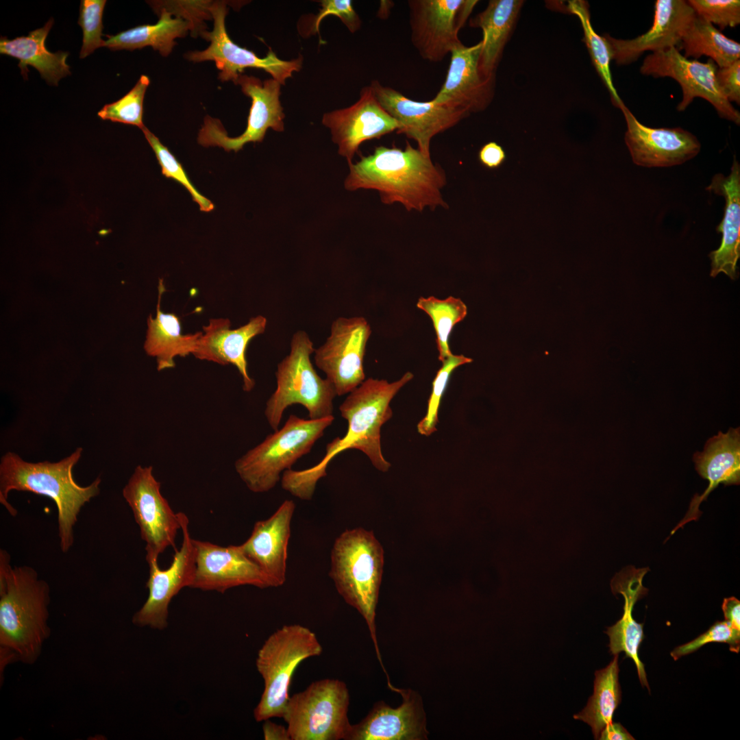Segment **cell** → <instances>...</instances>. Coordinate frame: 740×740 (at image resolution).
<instances>
[{"instance_id":"obj_44","label":"cell","mask_w":740,"mask_h":740,"mask_svg":"<svg viewBox=\"0 0 740 740\" xmlns=\"http://www.w3.org/2000/svg\"><path fill=\"white\" fill-rule=\"evenodd\" d=\"M321 8L317 15L314 16L311 32L319 34V26L321 20L328 15L338 16L349 31L354 33L361 27V20L354 10L352 1L349 0H323L321 1Z\"/></svg>"},{"instance_id":"obj_49","label":"cell","mask_w":740,"mask_h":740,"mask_svg":"<svg viewBox=\"0 0 740 740\" xmlns=\"http://www.w3.org/2000/svg\"><path fill=\"white\" fill-rule=\"evenodd\" d=\"M599 739L600 740H634V738L619 723L613 722L606 726L602 730Z\"/></svg>"},{"instance_id":"obj_37","label":"cell","mask_w":740,"mask_h":740,"mask_svg":"<svg viewBox=\"0 0 740 740\" xmlns=\"http://www.w3.org/2000/svg\"><path fill=\"white\" fill-rule=\"evenodd\" d=\"M150 84L149 78L142 75L134 86L119 100L106 104L97 115L103 120H110L132 125L143 130V101Z\"/></svg>"},{"instance_id":"obj_3","label":"cell","mask_w":740,"mask_h":740,"mask_svg":"<svg viewBox=\"0 0 740 740\" xmlns=\"http://www.w3.org/2000/svg\"><path fill=\"white\" fill-rule=\"evenodd\" d=\"M82 448L56 463H29L8 452L0 463V503L13 517L17 510L8 502L11 491H28L52 500L58 509V529L62 552L74 543L73 528L84 504L99 493L100 478L82 486L74 480L73 469L79 460Z\"/></svg>"},{"instance_id":"obj_33","label":"cell","mask_w":740,"mask_h":740,"mask_svg":"<svg viewBox=\"0 0 740 740\" xmlns=\"http://www.w3.org/2000/svg\"><path fill=\"white\" fill-rule=\"evenodd\" d=\"M687 58L706 56L719 68L740 60V44L725 36L713 24L698 16L691 21L677 48Z\"/></svg>"},{"instance_id":"obj_35","label":"cell","mask_w":740,"mask_h":740,"mask_svg":"<svg viewBox=\"0 0 740 740\" xmlns=\"http://www.w3.org/2000/svg\"><path fill=\"white\" fill-rule=\"evenodd\" d=\"M567 10L579 18L584 32V40L593 64L601 79L608 90L613 104L620 110L625 104L619 96L613 82L610 71L612 60L609 45L603 36L593 29L590 18L588 3L583 0L569 1Z\"/></svg>"},{"instance_id":"obj_27","label":"cell","mask_w":740,"mask_h":740,"mask_svg":"<svg viewBox=\"0 0 740 740\" xmlns=\"http://www.w3.org/2000/svg\"><path fill=\"white\" fill-rule=\"evenodd\" d=\"M706 189L723 196L726 201L723 219L717 227L722 236L721 244L709 254L710 275L715 278L723 273L735 280L740 257V166L735 157L729 175H715Z\"/></svg>"},{"instance_id":"obj_15","label":"cell","mask_w":740,"mask_h":740,"mask_svg":"<svg viewBox=\"0 0 740 740\" xmlns=\"http://www.w3.org/2000/svg\"><path fill=\"white\" fill-rule=\"evenodd\" d=\"M371 334L364 317H338L332 322L326 341L314 350L316 366L338 396L349 393L365 380L363 360Z\"/></svg>"},{"instance_id":"obj_43","label":"cell","mask_w":740,"mask_h":740,"mask_svg":"<svg viewBox=\"0 0 740 740\" xmlns=\"http://www.w3.org/2000/svg\"><path fill=\"white\" fill-rule=\"evenodd\" d=\"M712 642L728 643L731 652L738 653L740 649V633L735 631L726 621H716L704 633L690 642L676 648L671 652V656L676 661Z\"/></svg>"},{"instance_id":"obj_41","label":"cell","mask_w":740,"mask_h":740,"mask_svg":"<svg viewBox=\"0 0 740 740\" xmlns=\"http://www.w3.org/2000/svg\"><path fill=\"white\" fill-rule=\"evenodd\" d=\"M687 2L698 16L717 25L721 32L740 24L739 0H689Z\"/></svg>"},{"instance_id":"obj_30","label":"cell","mask_w":740,"mask_h":740,"mask_svg":"<svg viewBox=\"0 0 740 740\" xmlns=\"http://www.w3.org/2000/svg\"><path fill=\"white\" fill-rule=\"evenodd\" d=\"M166 288L163 279L159 280L156 315L147 319V331L144 349L147 355L156 359L158 371L175 367V358L193 354L201 332L182 334L180 318L174 313H164L160 309L161 298Z\"/></svg>"},{"instance_id":"obj_12","label":"cell","mask_w":740,"mask_h":740,"mask_svg":"<svg viewBox=\"0 0 740 740\" xmlns=\"http://www.w3.org/2000/svg\"><path fill=\"white\" fill-rule=\"evenodd\" d=\"M160 482L153 473V467L137 466L123 489V496L131 508L145 542L147 563L158 561L167 547L175 550V538L181 529L178 513H175L160 492Z\"/></svg>"},{"instance_id":"obj_8","label":"cell","mask_w":740,"mask_h":740,"mask_svg":"<svg viewBox=\"0 0 740 740\" xmlns=\"http://www.w3.org/2000/svg\"><path fill=\"white\" fill-rule=\"evenodd\" d=\"M322 652L315 633L299 624L283 626L266 639L256 659V669L264 680L263 692L254 710L256 722L282 717L297 667Z\"/></svg>"},{"instance_id":"obj_36","label":"cell","mask_w":740,"mask_h":740,"mask_svg":"<svg viewBox=\"0 0 740 740\" xmlns=\"http://www.w3.org/2000/svg\"><path fill=\"white\" fill-rule=\"evenodd\" d=\"M417 307L432 319L436 336L439 360L443 362L452 356L448 340L454 327L467 314V308L459 298L449 296L441 299L434 296L419 298Z\"/></svg>"},{"instance_id":"obj_26","label":"cell","mask_w":740,"mask_h":740,"mask_svg":"<svg viewBox=\"0 0 740 740\" xmlns=\"http://www.w3.org/2000/svg\"><path fill=\"white\" fill-rule=\"evenodd\" d=\"M695 469L701 477L708 481L702 495H695L684 519L671 534L691 520H697L700 503L719 484H739L740 482V430L730 428L726 433L719 432L706 443L703 452L693 455Z\"/></svg>"},{"instance_id":"obj_10","label":"cell","mask_w":740,"mask_h":740,"mask_svg":"<svg viewBox=\"0 0 740 740\" xmlns=\"http://www.w3.org/2000/svg\"><path fill=\"white\" fill-rule=\"evenodd\" d=\"M210 10L214 21L213 29L199 34L210 45L204 50L186 53V59L195 63L214 61L219 70L218 78L221 82L232 81L234 84L246 68L262 69L281 85H285L286 79L292 77L294 71L301 70L303 62L301 56L291 60H282L269 49L265 57L260 58L254 51L234 43L225 28L228 8L225 1H212Z\"/></svg>"},{"instance_id":"obj_31","label":"cell","mask_w":740,"mask_h":740,"mask_svg":"<svg viewBox=\"0 0 740 740\" xmlns=\"http://www.w3.org/2000/svg\"><path fill=\"white\" fill-rule=\"evenodd\" d=\"M522 4L519 0H491L484 11L469 21L471 27L482 31L480 66L487 76H495Z\"/></svg>"},{"instance_id":"obj_40","label":"cell","mask_w":740,"mask_h":740,"mask_svg":"<svg viewBox=\"0 0 740 740\" xmlns=\"http://www.w3.org/2000/svg\"><path fill=\"white\" fill-rule=\"evenodd\" d=\"M106 0H82L78 24L83 32V42L79 58H84L95 50L104 47L101 38L103 28L102 18Z\"/></svg>"},{"instance_id":"obj_18","label":"cell","mask_w":740,"mask_h":740,"mask_svg":"<svg viewBox=\"0 0 740 740\" xmlns=\"http://www.w3.org/2000/svg\"><path fill=\"white\" fill-rule=\"evenodd\" d=\"M322 123L330 130L338 153L348 164L363 142L399 128L397 121L378 101L371 86L361 89L359 99L353 105L325 113Z\"/></svg>"},{"instance_id":"obj_2","label":"cell","mask_w":740,"mask_h":740,"mask_svg":"<svg viewBox=\"0 0 740 740\" xmlns=\"http://www.w3.org/2000/svg\"><path fill=\"white\" fill-rule=\"evenodd\" d=\"M413 376L408 371L393 382L369 378L348 393L338 408L342 417L347 421L345 435L327 444L325 454L317 465L292 471L291 480L296 489L306 495H313L317 481L327 475L330 462L349 449L362 452L375 468L382 472L388 471L391 463L382 452L381 428L392 417L391 400Z\"/></svg>"},{"instance_id":"obj_9","label":"cell","mask_w":740,"mask_h":740,"mask_svg":"<svg viewBox=\"0 0 740 740\" xmlns=\"http://www.w3.org/2000/svg\"><path fill=\"white\" fill-rule=\"evenodd\" d=\"M349 705L346 684L325 678L290 696L282 718L291 740H345Z\"/></svg>"},{"instance_id":"obj_11","label":"cell","mask_w":740,"mask_h":740,"mask_svg":"<svg viewBox=\"0 0 740 740\" xmlns=\"http://www.w3.org/2000/svg\"><path fill=\"white\" fill-rule=\"evenodd\" d=\"M235 84L251 99L245 132L238 136L230 137L218 119L206 116L197 137L201 146L237 152L247 143L262 142L269 128L276 132L284 130L285 114L280 101L281 84L277 80L271 78L262 82L256 77L241 74Z\"/></svg>"},{"instance_id":"obj_45","label":"cell","mask_w":740,"mask_h":740,"mask_svg":"<svg viewBox=\"0 0 740 740\" xmlns=\"http://www.w3.org/2000/svg\"><path fill=\"white\" fill-rule=\"evenodd\" d=\"M717 85L730 103H740V60L717 69Z\"/></svg>"},{"instance_id":"obj_14","label":"cell","mask_w":740,"mask_h":740,"mask_svg":"<svg viewBox=\"0 0 740 740\" xmlns=\"http://www.w3.org/2000/svg\"><path fill=\"white\" fill-rule=\"evenodd\" d=\"M476 0H409L411 42L420 56L440 62L462 42L458 32Z\"/></svg>"},{"instance_id":"obj_20","label":"cell","mask_w":740,"mask_h":740,"mask_svg":"<svg viewBox=\"0 0 740 740\" xmlns=\"http://www.w3.org/2000/svg\"><path fill=\"white\" fill-rule=\"evenodd\" d=\"M627 125L625 143L634 164L644 167H669L696 156L701 148L698 139L680 128H653L641 123L630 110L621 109Z\"/></svg>"},{"instance_id":"obj_5","label":"cell","mask_w":740,"mask_h":740,"mask_svg":"<svg viewBox=\"0 0 740 740\" xmlns=\"http://www.w3.org/2000/svg\"><path fill=\"white\" fill-rule=\"evenodd\" d=\"M384 567V550L372 531L346 530L335 540L329 574L339 595L365 619L382 665L375 611Z\"/></svg>"},{"instance_id":"obj_21","label":"cell","mask_w":740,"mask_h":740,"mask_svg":"<svg viewBox=\"0 0 740 740\" xmlns=\"http://www.w3.org/2000/svg\"><path fill=\"white\" fill-rule=\"evenodd\" d=\"M482 47V41L470 47L461 43L452 51L445 80L433 102L469 114L489 106L494 95L495 76L486 75L480 69Z\"/></svg>"},{"instance_id":"obj_38","label":"cell","mask_w":740,"mask_h":740,"mask_svg":"<svg viewBox=\"0 0 740 740\" xmlns=\"http://www.w3.org/2000/svg\"><path fill=\"white\" fill-rule=\"evenodd\" d=\"M142 131L155 153L161 166L162 175L182 185L191 195L193 201L199 205L201 211L205 212L212 211L214 208V204L197 190L175 156L146 127Z\"/></svg>"},{"instance_id":"obj_25","label":"cell","mask_w":740,"mask_h":740,"mask_svg":"<svg viewBox=\"0 0 740 740\" xmlns=\"http://www.w3.org/2000/svg\"><path fill=\"white\" fill-rule=\"evenodd\" d=\"M295 509L293 501L285 500L269 518L256 521L250 536L240 545L272 587L282 586L286 581L287 549Z\"/></svg>"},{"instance_id":"obj_17","label":"cell","mask_w":740,"mask_h":740,"mask_svg":"<svg viewBox=\"0 0 740 740\" xmlns=\"http://www.w3.org/2000/svg\"><path fill=\"white\" fill-rule=\"evenodd\" d=\"M370 86L382 107L399 123L397 134L415 140L417 149L428 156H430V142L436 135L469 116L461 109L437 104L432 100L414 101L394 88L382 86L378 80H373Z\"/></svg>"},{"instance_id":"obj_28","label":"cell","mask_w":740,"mask_h":740,"mask_svg":"<svg viewBox=\"0 0 740 740\" xmlns=\"http://www.w3.org/2000/svg\"><path fill=\"white\" fill-rule=\"evenodd\" d=\"M648 571V567L637 569L630 566L613 579L611 587L613 592L621 593L624 597V613L615 624L608 628L606 633L610 639V653L616 655L624 652L626 656L631 658L637 667L640 683L650 691L644 665L638 654L643 639V624L637 622L632 616L635 603L648 592L643 585V579Z\"/></svg>"},{"instance_id":"obj_4","label":"cell","mask_w":740,"mask_h":740,"mask_svg":"<svg viewBox=\"0 0 740 740\" xmlns=\"http://www.w3.org/2000/svg\"><path fill=\"white\" fill-rule=\"evenodd\" d=\"M49 587L29 566L12 567L10 554L0 550V646L31 665L50 634Z\"/></svg>"},{"instance_id":"obj_32","label":"cell","mask_w":740,"mask_h":740,"mask_svg":"<svg viewBox=\"0 0 740 740\" xmlns=\"http://www.w3.org/2000/svg\"><path fill=\"white\" fill-rule=\"evenodd\" d=\"M150 6L159 17L156 23L138 25L115 35H104L108 38L104 47L112 51L151 47L162 56H168L176 45L175 40L185 37L191 30L190 25L164 8Z\"/></svg>"},{"instance_id":"obj_29","label":"cell","mask_w":740,"mask_h":740,"mask_svg":"<svg viewBox=\"0 0 740 740\" xmlns=\"http://www.w3.org/2000/svg\"><path fill=\"white\" fill-rule=\"evenodd\" d=\"M53 24L50 18L42 27L34 29L27 36L8 39L0 38V53L19 60L18 67L23 77L27 79V66H32L40 74L49 84L58 86L62 77L71 74L70 66L66 60L69 55L67 51L51 52L47 50L45 41Z\"/></svg>"},{"instance_id":"obj_34","label":"cell","mask_w":740,"mask_h":740,"mask_svg":"<svg viewBox=\"0 0 740 740\" xmlns=\"http://www.w3.org/2000/svg\"><path fill=\"white\" fill-rule=\"evenodd\" d=\"M618 674V654H616L608 666L595 671L593 694L584 709L574 715L575 719L591 726L595 739H599L602 730L613 722V713L621 702Z\"/></svg>"},{"instance_id":"obj_46","label":"cell","mask_w":740,"mask_h":740,"mask_svg":"<svg viewBox=\"0 0 740 740\" xmlns=\"http://www.w3.org/2000/svg\"><path fill=\"white\" fill-rule=\"evenodd\" d=\"M506 159V154L501 145L491 141L484 144L479 150L478 160L480 164L489 169L500 167Z\"/></svg>"},{"instance_id":"obj_42","label":"cell","mask_w":740,"mask_h":740,"mask_svg":"<svg viewBox=\"0 0 740 740\" xmlns=\"http://www.w3.org/2000/svg\"><path fill=\"white\" fill-rule=\"evenodd\" d=\"M150 5L160 7L188 21L191 36L197 37L206 30L205 20L212 19L210 10L212 1H150Z\"/></svg>"},{"instance_id":"obj_24","label":"cell","mask_w":740,"mask_h":740,"mask_svg":"<svg viewBox=\"0 0 740 740\" xmlns=\"http://www.w3.org/2000/svg\"><path fill=\"white\" fill-rule=\"evenodd\" d=\"M267 323V319L258 315L251 317L246 324L231 329L228 319H210L208 325L203 327L204 332L193 355L199 360L221 365H234L242 378L243 390L249 392L255 382L247 371V347L254 337L265 331Z\"/></svg>"},{"instance_id":"obj_6","label":"cell","mask_w":740,"mask_h":740,"mask_svg":"<svg viewBox=\"0 0 740 740\" xmlns=\"http://www.w3.org/2000/svg\"><path fill=\"white\" fill-rule=\"evenodd\" d=\"M334 420L333 415L304 419L291 415L282 428L236 460L237 474L251 491H270L279 482L282 473L310 452Z\"/></svg>"},{"instance_id":"obj_7","label":"cell","mask_w":740,"mask_h":740,"mask_svg":"<svg viewBox=\"0 0 740 740\" xmlns=\"http://www.w3.org/2000/svg\"><path fill=\"white\" fill-rule=\"evenodd\" d=\"M314 350L308 334L299 330L292 337L289 354L278 365L277 387L264 409L266 419L273 431L278 430L284 410L293 404L303 406L310 419L333 415L336 392L332 384L315 371L310 360Z\"/></svg>"},{"instance_id":"obj_13","label":"cell","mask_w":740,"mask_h":740,"mask_svg":"<svg viewBox=\"0 0 740 740\" xmlns=\"http://www.w3.org/2000/svg\"><path fill=\"white\" fill-rule=\"evenodd\" d=\"M718 66L711 59L706 62L685 58L676 48L648 55L640 67L642 75L654 77H669L675 79L682 92V100L676 109L684 111L696 97L712 104L719 116L740 123V113L725 97L715 77Z\"/></svg>"},{"instance_id":"obj_22","label":"cell","mask_w":740,"mask_h":740,"mask_svg":"<svg viewBox=\"0 0 740 740\" xmlns=\"http://www.w3.org/2000/svg\"><path fill=\"white\" fill-rule=\"evenodd\" d=\"M696 14L684 0H657L651 27L632 39H617L605 34L612 60L618 65L637 61L645 51H663L678 47L687 27Z\"/></svg>"},{"instance_id":"obj_1","label":"cell","mask_w":740,"mask_h":740,"mask_svg":"<svg viewBox=\"0 0 740 740\" xmlns=\"http://www.w3.org/2000/svg\"><path fill=\"white\" fill-rule=\"evenodd\" d=\"M349 167L347 190H375L382 203H399L408 211L448 208L441 192L447 183L444 171L408 141L404 149L377 147Z\"/></svg>"},{"instance_id":"obj_23","label":"cell","mask_w":740,"mask_h":740,"mask_svg":"<svg viewBox=\"0 0 740 740\" xmlns=\"http://www.w3.org/2000/svg\"><path fill=\"white\" fill-rule=\"evenodd\" d=\"M402 704L392 708L375 703L359 723L351 725L345 740H421L428 739L426 715L421 697L410 689H397Z\"/></svg>"},{"instance_id":"obj_48","label":"cell","mask_w":740,"mask_h":740,"mask_svg":"<svg viewBox=\"0 0 740 740\" xmlns=\"http://www.w3.org/2000/svg\"><path fill=\"white\" fill-rule=\"evenodd\" d=\"M262 732L265 740H291L287 726L275 724L269 719L264 721Z\"/></svg>"},{"instance_id":"obj_16","label":"cell","mask_w":740,"mask_h":740,"mask_svg":"<svg viewBox=\"0 0 740 740\" xmlns=\"http://www.w3.org/2000/svg\"><path fill=\"white\" fill-rule=\"evenodd\" d=\"M178 515L182 533L181 547L175 550L171 564L167 569H161L158 561L148 563L149 574L146 583L148 597L132 617L133 624L138 626L165 629L168 626L171 601L183 588H191L196 567V549L190 534L187 516L182 512H179Z\"/></svg>"},{"instance_id":"obj_39","label":"cell","mask_w":740,"mask_h":740,"mask_svg":"<svg viewBox=\"0 0 740 740\" xmlns=\"http://www.w3.org/2000/svg\"><path fill=\"white\" fill-rule=\"evenodd\" d=\"M473 360L464 355H454L447 358L437 371L432 382V388L428 402L426 414L417 425L418 432L430 436L436 430L438 413L441 397L445 391L452 372L458 367L471 363Z\"/></svg>"},{"instance_id":"obj_19","label":"cell","mask_w":740,"mask_h":740,"mask_svg":"<svg viewBox=\"0 0 740 740\" xmlns=\"http://www.w3.org/2000/svg\"><path fill=\"white\" fill-rule=\"evenodd\" d=\"M196 567L191 588L224 593L243 585L272 587L267 577L243 552L240 545L221 546L194 539Z\"/></svg>"},{"instance_id":"obj_47","label":"cell","mask_w":740,"mask_h":740,"mask_svg":"<svg viewBox=\"0 0 740 740\" xmlns=\"http://www.w3.org/2000/svg\"><path fill=\"white\" fill-rule=\"evenodd\" d=\"M722 608L725 621L732 628L740 633V602L735 597L724 598Z\"/></svg>"}]
</instances>
